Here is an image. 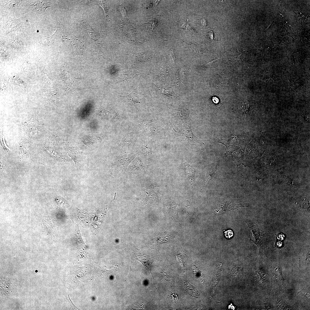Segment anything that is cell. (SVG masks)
<instances>
[{"mask_svg":"<svg viewBox=\"0 0 310 310\" xmlns=\"http://www.w3.org/2000/svg\"><path fill=\"white\" fill-rule=\"evenodd\" d=\"M128 251L132 261L137 260L140 262L146 269L150 272L153 277L151 269V265L154 261L153 259L144 253L141 250L137 248L136 247H130Z\"/></svg>","mask_w":310,"mask_h":310,"instance_id":"cell-1","label":"cell"},{"mask_svg":"<svg viewBox=\"0 0 310 310\" xmlns=\"http://www.w3.org/2000/svg\"><path fill=\"white\" fill-rule=\"evenodd\" d=\"M247 204L243 203L240 202H226L220 205L219 208L214 212V215H220L227 213L230 211L243 207H249Z\"/></svg>","mask_w":310,"mask_h":310,"instance_id":"cell-2","label":"cell"},{"mask_svg":"<svg viewBox=\"0 0 310 310\" xmlns=\"http://www.w3.org/2000/svg\"><path fill=\"white\" fill-rule=\"evenodd\" d=\"M153 55V53L149 52L140 53L136 56L137 59L139 62L148 61L152 58Z\"/></svg>","mask_w":310,"mask_h":310,"instance_id":"cell-3","label":"cell"},{"mask_svg":"<svg viewBox=\"0 0 310 310\" xmlns=\"http://www.w3.org/2000/svg\"><path fill=\"white\" fill-rule=\"evenodd\" d=\"M135 74L133 71H123L121 72V77L122 78V79L124 80H129L133 78Z\"/></svg>","mask_w":310,"mask_h":310,"instance_id":"cell-4","label":"cell"},{"mask_svg":"<svg viewBox=\"0 0 310 310\" xmlns=\"http://www.w3.org/2000/svg\"><path fill=\"white\" fill-rule=\"evenodd\" d=\"M298 294L300 296H304L309 299L310 298L309 289L308 288L303 289L298 293Z\"/></svg>","mask_w":310,"mask_h":310,"instance_id":"cell-5","label":"cell"},{"mask_svg":"<svg viewBox=\"0 0 310 310\" xmlns=\"http://www.w3.org/2000/svg\"><path fill=\"white\" fill-rule=\"evenodd\" d=\"M224 234L225 237L229 239L232 238L234 235V233L231 230L225 231Z\"/></svg>","mask_w":310,"mask_h":310,"instance_id":"cell-6","label":"cell"},{"mask_svg":"<svg viewBox=\"0 0 310 310\" xmlns=\"http://www.w3.org/2000/svg\"><path fill=\"white\" fill-rule=\"evenodd\" d=\"M215 60L211 62H208L207 63L205 64L199 65L197 66L198 67H200V68H209L212 67L213 65V62Z\"/></svg>","mask_w":310,"mask_h":310,"instance_id":"cell-7","label":"cell"},{"mask_svg":"<svg viewBox=\"0 0 310 310\" xmlns=\"http://www.w3.org/2000/svg\"><path fill=\"white\" fill-rule=\"evenodd\" d=\"M119 9L122 16L124 18H126L127 16L126 12L125 9L124 8L123 5H122L120 6L119 7Z\"/></svg>","mask_w":310,"mask_h":310,"instance_id":"cell-8","label":"cell"},{"mask_svg":"<svg viewBox=\"0 0 310 310\" xmlns=\"http://www.w3.org/2000/svg\"><path fill=\"white\" fill-rule=\"evenodd\" d=\"M174 49L172 50L171 53V57H172V58H173V61H175V54H174Z\"/></svg>","mask_w":310,"mask_h":310,"instance_id":"cell-9","label":"cell"}]
</instances>
